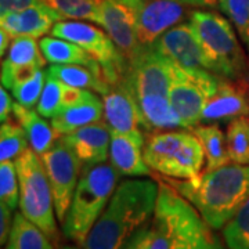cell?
Masks as SVG:
<instances>
[{
    "label": "cell",
    "instance_id": "24",
    "mask_svg": "<svg viewBox=\"0 0 249 249\" xmlns=\"http://www.w3.org/2000/svg\"><path fill=\"white\" fill-rule=\"evenodd\" d=\"M85 91L86 89H78V88L70 86L52 76L50 73H47L45 89L42 91V96L39 98L36 109L45 118H54L57 114H60L64 108L75 104L85 94Z\"/></svg>",
    "mask_w": 249,
    "mask_h": 249
},
{
    "label": "cell",
    "instance_id": "39",
    "mask_svg": "<svg viewBox=\"0 0 249 249\" xmlns=\"http://www.w3.org/2000/svg\"><path fill=\"white\" fill-rule=\"evenodd\" d=\"M180 3L186 6H194V7H216L217 0H178Z\"/></svg>",
    "mask_w": 249,
    "mask_h": 249
},
{
    "label": "cell",
    "instance_id": "27",
    "mask_svg": "<svg viewBox=\"0 0 249 249\" xmlns=\"http://www.w3.org/2000/svg\"><path fill=\"white\" fill-rule=\"evenodd\" d=\"M191 132L202 142L205 152V172L229 165L230 155L227 150V137L216 124H198Z\"/></svg>",
    "mask_w": 249,
    "mask_h": 249
},
{
    "label": "cell",
    "instance_id": "42",
    "mask_svg": "<svg viewBox=\"0 0 249 249\" xmlns=\"http://www.w3.org/2000/svg\"><path fill=\"white\" fill-rule=\"evenodd\" d=\"M3 249H4V248H3Z\"/></svg>",
    "mask_w": 249,
    "mask_h": 249
},
{
    "label": "cell",
    "instance_id": "23",
    "mask_svg": "<svg viewBox=\"0 0 249 249\" xmlns=\"http://www.w3.org/2000/svg\"><path fill=\"white\" fill-rule=\"evenodd\" d=\"M40 49L45 55L46 61L50 64H64V65H85L96 72H104L101 64L80 46L72 43L70 40L60 39L55 36L42 37Z\"/></svg>",
    "mask_w": 249,
    "mask_h": 249
},
{
    "label": "cell",
    "instance_id": "32",
    "mask_svg": "<svg viewBox=\"0 0 249 249\" xmlns=\"http://www.w3.org/2000/svg\"><path fill=\"white\" fill-rule=\"evenodd\" d=\"M64 18L96 22L100 0H43Z\"/></svg>",
    "mask_w": 249,
    "mask_h": 249
},
{
    "label": "cell",
    "instance_id": "9",
    "mask_svg": "<svg viewBox=\"0 0 249 249\" xmlns=\"http://www.w3.org/2000/svg\"><path fill=\"white\" fill-rule=\"evenodd\" d=\"M50 34L55 37L70 40L91 54L101 64L109 85L126 76L129 61L106 31L83 22L82 19H61L54 24Z\"/></svg>",
    "mask_w": 249,
    "mask_h": 249
},
{
    "label": "cell",
    "instance_id": "10",
    "mask_svg": "<svg viewBox=\"0 0 249 249\" xmlns=\"http://www.w3.org/2000/svg\"><path fill=\"white\" fill-rule=\"evenodd\" d=\"M160 193L168 204L173 224L172 249H227L199 212L173 187L162 181Z\"/></svg>",
    "mask_w": 249,
    "mask_h": 249
},
{
    "label": "cell",
    "instance_id": "14",
    "mask_svg": "<svg viewBox=\"0 0 249 249\" xmlns=\"http://www.w3.org/2000/svg\"><path fill=\"white\" fill-rule=\"evenodd\" d=\"M96 24L107 32L127 61L140 49L134 10L124 0H100Z\"/></svg>",
    "mask_w": 249,
    "mask_h": 249
},
{
    "label": "cell",
    "instance_id": "12",
    "mask_svg": "<svg viewBox=\"0 0 249 249\" xmlns=\"http://www.w3.org/2000/svg\"><path fill=\"white\" fill-rule=\"evenodd\" d=\"M136 16L140 45H152L162 34L180 24L187 16L186 4L178 0H124Z\"/></svg>",
    "mask_w": 249,
    "mask_h": 249
},
{
    "label": "cell",
    "instance_id": "7",
    "mask_svg": "<svg viewBox=\"0 0 249 249\" xmlns=\"http://www.w3.org/2000/svg\"><path fill=\"white\" fill-rule=\"evenodd\" d=\"M14 162L19 180V212L43 230L50 240L57 242L54 196L42 157L28 148Z\"/></svg>",
    "mask_w": 249,
    "mask_h": 249
},
{
    "label": "cell",
    "instance_id": "3",
    "mask_svg": "<svg viewBox=\"0 0 249 249\" xmlns=\"http://www.w3.org/2000/svg\"><path fill=\"white\" fill-rule=\"evenodd\" d=\"M126 78L140 108L144 130L163 132L183 127L170 104L172 61L155 46H140L129 60Z\"/></svg>",
    "mask_w": 249,
    "mask_h": 249
},
{
    "label": "cell",
    "instance_id": "26",
    "mask_svg": "<svg viewBox=\"0 0 249 249\" xmlns=\"http://www.w3.org/2000/svg\"><path fill=\"white\" fill-rule=\"evenodd\" d=\"M46 58L40 45L32 36L13 37L6 58L1 61V72H11L25 68L42 70L46 65Z\"/></svg>",
    "mask_w": 249,
    "mask_h": 249
},
{
    "label": "cell",
    "instance_id": "18",
    "mask_svg": "<svg viewBox=\"0 0 249 249\" xmlns=\"http://www.w3.org/2000/svg\"><path fill=\"white\" fill-rule=\"evenodd\" d=\"M61 19H64V17L60 13H57L46 3H40L22 11L1 14L0 28L4 29L11 37H17V36L39 37L52 32L54 24Z\"/></svg>",
    "mask_w": 249,
    "mask_h": 249
},
{
    "label": "cell",
    "instance_id": "28",
    "mask_svg": "<svg viewBox=\"0 0 249 249\" xmlns=\"http://www.w3.org/2000/svg\"><path fill=\"white\" fill-rule=\"evenodd\" d=\"M6 249H54L52 240L24 214H14Z\"/></svg>",
    "mask_w": 249,
    "mask_h": 249
},
{
    "label": "cell",
    "instance_id": "37",
    "mask_svg": "<svg viewBox=\"0 0 249 249\" xmlns=\"http://www.w3.org/2000/svg\"><path fill=\"white\" fill-rule=\"evenodd\" d=\"M45 3L43 0H0V16L7 13H16Z\"/></svg>",
    "mask_w": 249,
    "mask_h": 249
},
{
    "label": "cell",
    "instance_id": "4",
    "mask_svg": "<svg viewBox=\"0 0 249 249\" xmlns=\"http://www.w3.org/2000/svg\"><path fill=\"white\" fill-rule=\"evenodd\" d=\"M118 178L119 173L112 163L83 166L71 205L61 223L65 238L83 247L116 190Z\"/></svg>",
    "mask_w": 249,
    "mask_h": 249
},
{
    "label": "cell",
    "instance_id": "22",
    "mask_svg": "<svg viewBox=\"0 0 249 249\" xmlns=\"http://www.w3.org/2000/svg\"><path fill=\"white\" fill-rule=\"evenodd\" d=\"M13 118L25 130L31 148L40 157L49 151L58 139L52 124L46 122L45 116L40 115L37 109L35 111L19 103H14Z\"/></svg>",
    "mask_w": 249,
    "mask_h": 249
},
{
    "label": "cell",
    "instance_id": "16",
    "mask_svg": "<svg viewBox=\"0 0 249 249\" xmlns=\"http://www.w3.org/2000/svg\"><path fill=\"white\" fill-rule=\"evenodd\" d=\"M249 115V82L222 78L217 90L202 109V122L232 121ZM201 122V124H202Z\"/></svg>",
    "mask_w": 249,
    "mask_h": 249
},
{
    "label": "cell",
    "instance_id": "40",
    "mask_svg": "<svg viewBox=\"0 0 249 249\" xmlns=\"http://www.w3.org/2000/svg\"><path fill=\"white\" fill-rule=\"evenodd\" d=\"M11 40H13V37L4 29L0 28V54H1V57H4L6 52H9Z\"/></svg>",
    "mask_w": 249,
    "mask_h": 249
},
{
    "label": "cell",
    "instance_id": "31",
    "mask_svg": "<svg viewBox=\"0 0 249 249\" xmlns=\"http://www.w3.org/2000/svg\"><path fill=\"white\" fill-rule=\"evenodd\" d=\"M223 237L229 249H249V199L223 227Z\"/></svg>",
    "mask_w": 249,
    "mask_h": 249
},
{
    "label": "cell",
    "instance_id": "11",
    "mask_svg": "<svg viewBox=\"0 0 249 249\" xmlns=\"http://www.w3.org/2000/svg\"><path fill=\"white\" fill-rule=\"evenodd\" d=\"M42 160L53 191L57 220L62 223L82 175L83 162L62 136L42 155Z\"/></svg>",
    "mask_w": 249,
    "mask_h": 249
},
{
    "label": "cell",
    "instance_id": "33",
    "mask_svg": "<svg viewBox=\"0 0 249 249\" xmlns=\"http://www.w3.org/2000/svg\"><path fill=\"white\" fill-rule=\"evenodd\" d=\"M217 6L249 49V0H217Z\"/></svg>",
    "mask_w": 249,
    "mask_h": 249
},
{
    "label": "cell",
    "instance_id": "41",
    "mask_svg": "<svg viewBox=\"0 0 249 249\" xmlns=\"http://www.w3.org/2000/svg\"><path fill=\"white\" fill-rule=\"evenodd\" d=\"M58 249H82L80 248V245H61V247H58Z\"/></svg>",
    "mask_w": 249,
    "mask_h": 249
},
{
    "label": "cell",
    "instance_id": "20",
    "mask_svg": "<svg viewBox=\"0 0 249 249\" xmlns=\"http://www.w3.org/2000/svg\"><path fill=\"white\" fill-rule=\"evenodd\" d=\"M172 244L173 224L169 208L160 193L152 219L127 241L124 249H172Z\"/></svg>",
    "mask_w": 249,
    "mask_h": 249
},
{
    "label": "cell",
    "instance_id": "21",
    "mask_svg": "<svg viewBox=\"0 0 249 249\" xmlns=\"http://www.w3.org/2000/svg\"><path fill=\"white\" fill-rule=\"evenodd\" d=\"M104 115V104L100 98L86 90L85 94L70 107L52 118V126L58 137L72 133L83 126L97 124Z\"/></svg>",
    "mask_w": 249,
    "mask_h": 249
},
{
    "label": "cell",
    "instance_id": "5",
    "mask_svg": "<svg viewBox=\"0 0 249 249\" xmlns=\"http://www.w3.org/2000/svg\"><path fill=\"white\" fill-rule=\"evenodd\" d=\"M188 22L213 62L214 73L227 79H244L248 70L247 57L229 18L214 11L194 10Z\"/></svg>",
    "mask_w": 249,
    "mask_h": 249
},
{
    "label": "cell",
    "instance_id": "25",
    "mask_svg": "<svg viewBox=\"0 0 249 249\" xmlns=\"http://www.w3.org/2000/svg\"><path fill=\"white\" fill-rule=\"evenodd\" d=\"M47 73L61 80L64 83L78 88L100 93L104 96L109 90V83L106 79L104 72H96L85 65H64V64H52L47 70Z\"/></svg>",
    "mask_w": 249,
    "mask_h": 249
},
{
    "label": "cell",
    "instance_id": "30",
    "mask_svg": "<svg viewBox=\"0 0 249 249\" xmlns=\"http://www.w3.org/2000/svg\"><path fill=\"white\" fill-rule=\"evenodd\" d=\"M28 136L14 118L0 126V160H16L28 150Z\"/></svg>",
    "mask_w": 249,
    "mask_h": 249
},
{
    "label": "cell",
    "instance_id": "8",
    "mask_svg": "<svg viewBox=\"0 0 249 249\" xmlns=\"http://www.w3.org/2000/svg\"><path fill=\"white\" fill-rule=\"evenodd\" d=\"M222 76L204 70L183 68L172 62L170 104L181 126L194 129L202 122V109L217 90Z\"/></svg>",
    "mask_w": 249,
    "mask_h": 249
},
{
    "label": "cell",
    "instance_id": "19",
    "mask_svg": "<svg viewBox=\"0 0 249 249\" xmlns=\"http://www.w3.org/2000/svg\"><path fill=\"white\" fill-rule=\"evenodd\" d=\"M111 136L112 133L107 124L100 121L97 124L83 126L62 137L76 152L83 162V166H86L104 163L109 158Z\"/></svg>",
    "mask_w": 249,
    "mask_h": 249
},
{
    "label": "cell",
    "instance_id": "17",
    "mask_svg": "<svg viewBox=\"0 0 249 249\" xmlns=\"http://www.w3.org/2000/svg\"><path fill=\"white\" fill-rule=\"evenodd\" d=\"M145 137L140 130L130 133H112L109 160L122 176H150L151 168L144 160Z\"/></svg>",
    "mask_w": 249,
    "mask_h": 249
},
{
    "label": "cell",
    "instance_id": "15",
    "mask_svg": "<svg viewBox=\"0 0 249 249\" xmlns=\"http://www.w3.org/2000/svg\"><path fill=\"white\" fill-rule=\"evenodd\" d=\"M103 104L104 122L111 133H130L142 129L140 108L126 76L109 86L103 96Z\"/></svg>",
    "mask_w": 249,
    "mask_h": 249
},
{
    "label": "cell",
    "instance_id": "6",
    "mask_svg": "<svg viewBox=\"0 0 249 249\" xmlns=\"http://www.w3.org/2000/svg\"><path fill=\"white\" fill-rule=\"evenodd\" d=\"M144 160L152 170L170 178L188 180L202 173L205 152L193 132H155L145 142Z\"/></svg>",
    "mask_w": 249,
    "mask_h": 249
},
{
    "label": "cell",
    "instance_id": "38",
    "mask_svg": "<svg viewBox=\"0 0 249 249\" xmlns=\"http://www.w3.org/2000/svg\"><path fill=\"white\" fill-rule=\"evenodd\" d=\"M13 109H14V103L10 97L9 91L6 88L1 86V89H0V121H1V124L11 119Z\"/></svg>",
    "mask_w": 249,
    "mask_h": 249
},
{
    "label": "cell",
    "instance_id": "1",
    "mask_svg": "<svg viewBox=\"0 0 249 249\" xmlns=\"http://www.w3.org/2000/svg\"><path fill=\"white\" fill-rule=\"evenodd\" d=\"M158 194L160 184L154 180L122 181L90 230L83 249H124L127 241L152 219Z\"/></svg>",
    "mask_w": 249,
    "mask_h": 249
},
{
    "label": "cell",
    "instance_id": "2",
    "mask_svg": "<svg viewBox=\"0 0 249 249\" xmlns=\"http://www.w3.org/2000/svg\"><path fill=\"white\" fill-rule=\"evenodd\" d=\"M213 230L223 229L249 199V165L229 163L188 180H165Z\"/></svg>",
    "mask_w": 249,
    "mask_h": 249
},
{
    "label": "cell",
    "instance_id": "34",
    "mask_svg": "<svg viewBox=\"0 0 249 249\" xmlns=\"http://www.w3.org/2000/svg\"><path fill=\"white\" fill-rule=\"evenodd\" d=\"M0 199L13 211L19 206V180L14 160L0 163Z\"/></svg>",
    "mask_w": 249,
    "mask_h": 249
},
{
    "label": "cell",
    "instance_id": "29",
    "mask_svg": "<svg viewBox=\"0 0 249 249\" xmlns=\"http://www.w3.org/2000/svg\"><path fill=\"white\" fill-rule=\"evenodd\" d=\"M227 150L231 163L249 165V118L232 119L227 127Z\"/></svg>",
    "mask_w": 249,
    "mask_h": 249
},
{
    "label": "cell",
    "instance_id": "35",
    "mask_svg": "<svg viewBox=\"0 0 249 249\" xmlns=\"http://www.w3.org/2000/svg\"><path fill=\"white\" fill-rule=\"evenodd\" d=\"M46 78H47V72L40 70V71L36 72L34 76H31L29 79L17 83L11 89L13 96L17 100V103L28 108L35 107L39 103L42 91L45 89Z\"/></svg>",
    "mask_w": 249,
    "mask_h": 249
},
{
    "label": "cell",
    "instance_id": "36",
    "mask_svg": "<svg viewBox=\"0 0 249 249\" xmlns=\"http://www.w3.org/2000/svg\"><path fill=\"white\" fill-rule=\"evenodd\" d=\"M11 211L13 209L10 206L0 202V242H1V245L7 244L10 231L13 227L14 217L11 216Z\"/></svg>",
    "mask_w": 249,
    "mask_h": 249
},
{
    "label": "cell",
    "instance_id": "13",
    "mask_svg": "<svg viewBox=\"0 0 249 249\" xmlns=\"http://www.w3.org/2000/svg\"><path fill=\"white\" fill-rule=\"evenodd\" d=\"M168 60L183 68L213 72V62L190 22H180L168 29L152 43Z\"/></svg>",
    "mask_w": 249,
    "mask_h": 249
}]
</instances>
